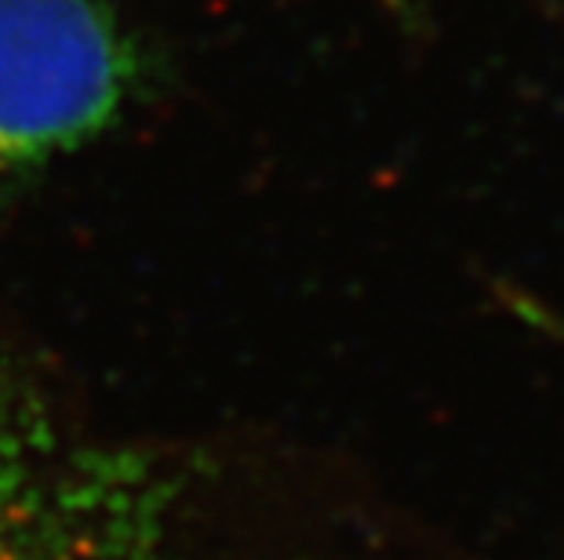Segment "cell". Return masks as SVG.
<instances>
[{
	"instance_id": "6da1fadb",
	"label": "cell",
	"mask_w": 564,
	"mask_h": 560,
	"mask_svg": "<svg viewBox=\"0 0 564 560\" xmlns=\"http://www.w3.org/2000/svg\"><path fill=\"white\" fill-rule=\"evenodd\" d=\"M147 55L106 0H0V194L124 121Z\"/></svg>"
},
{
	"instance_id": "7a4b0ae2",
	"label": "cell",
	"mask_w": 564,
	"mask_h": 560,
	"mask_svg": "<svg viewBox=\"0 0 564 560\" xmlns=\"http://www.w3.org/2000/svg\"><path fill=\"white\" fill-rule=\"evenodd\" d=\"M99 462L0 389V560H131L139 517Z\"/></svg>"
}]
</instances>
